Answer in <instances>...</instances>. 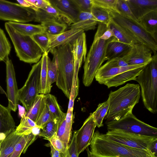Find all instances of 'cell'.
Segmentation results:
<instances>
[{"mask_svg": "<svg viewBox=\"0 0 157 157\" xmlns=\"http://www.w3.org/2000/svg\"><path fill=\"white\" fill-rule=\"evenodd\" d=\"M140 96L138 84L128 83L116 91H111L108 99L109 105L106 116L107 121L118 120L132 111Z\"/></svg>", "mask_w": 157, "mask_h": 157, "instance_id": "cell-1", "label": "cell"}, {"mask_svg": "<svg viewBox=\"0 0 157 157\" xmlns=\"http://www.w3.org/2000/svg\"><path fill=\"white\" fill-rule=\"evenodd\" d=\"M90 147L94 157H157L150 151L132 148L112 141L98 131L94 132Z\"/></svg>", "mask_w": 157, "mask_h": 157, "instance_id": "cell-2", "label": "cell"}, {"mask_svg": "<svg viewBox=\"0 0 157 157\" xmlns=\"http://www.w3.org/2000/svg\"><path fill=\"white\" fill-rule=\"evenodd\" d=\"M94 40L84 62L82 82L86 86H90L102 64L105 61L106 49L108 43L115 39L113 36L108 40L101 38V36L107 28L103 23L98 22Z\"/></svg>", "mask_w": 157, "mask_h": 157, "instance_id": "cell-3", "label": "cell"}, {"mask_svg": "<svg viewBox=\"0 0 157 157\" xmlns=\"http://www.w3.org/2000/svg\"><path fill=\"white\" fill-rule=\"evenodd\" d=\"M57 69L56 85L69 99L73 86L74 67L72 44L69 43L50 50Z\"/></svg>", "mask_w": 157, "mask_h": 157, "instance_id": "cell-4", "label": "cell"}, {"mask_svg": "<svg viewBox=\"0 0 157 157\" xmlns=\"http://www.w3.org/2000/svg\"><path fill=\"white\" fill-rule=\"evenodd\" d=\"M139 84L145 107L153 114L157 112V54L146 65L136 78Z\"/></svg>", "mask_w": 157, "mask_h": 157, "instance_id": "cell-5", "label": "cell"}, {"mask_svg": "<svg viewBox=\"0 0 157 157\" xmlns=\"http://www.w3.org/2000/svg\"><path fill=\"white\" fill-rule=\"evenodd\" d=\"M5 26L19 59L29 63H37L43 53L31 37L20 34L8 22L5 23Z\"/></svg>", "mask_w": 157, "mask_h": 157, "instance_id": "cell-6", "label": "cell"}, {"mask_svg": "<svg viewBox=\"0 0 157 157\" xmlns=\"http://www.w3.org/2000/svg\"><path fill=\"white\" fill-rule=\"evenodd\" d=\"M105 124L108 131L117 130L157 137V128L138 119L132 111L118 120L106 121Z\"/></svg>", "mask_w": 157, "mask_h": 157, "instance_id": "cell-7", "label": "cell"}, {"mask_svg": "<svg viewBox=\"0 0 157 157\" xmlns=\"http://www.w3.org/2000/svg\"><path fill=\"white\" fill-rule=\"evenodd\" d=\"M41 59L33 65L24 86L18 90V98L26 110L33 105L36 96L40 94Z\"/></svg>", "mask_w": 157, "mask_h": 157, "instance_id": "cell-8", "label": "cell"}, {"mask_svg": "<svg viewBox=\"0 0 157 157\" xmlns=\"http://www.w3.org/2000/svg\"><path fill=\"white\" fill-rule=\"evenodd\" d=\"M35 12L30 7L19 4L0 0V20L21 23L34 21Z\"/></svg>", "mask_w": 157, "mask_h": 157, "instance_id": "cell-9", "label": "cell"}, {"mask_svg": "<svg viewBox=\"0 0 157 157\" xmlns=\"http://www.w3.org/2000/svg\"><path fill=\"white\" fill-rule=\"evenodd\" d=\"M109 12L111 17L115 22L125 29L140 43L143 44L148 46L154 54L157 53V42L139 23L123 17L117 13Z\"/></svg>", "mask_w": 157, "mask_h": 157, "instance_id": "cell-10", "label": "cell"}, {"mask_svg": "<svg viewBox=\"0 0 157 157\" xmlns=\"http://www.w3.org/2000/svg\"><path fill=\"white\" fill-rule=\"evenodd\" d=\"M104 136L112 141L130 147L150 151L157 137L141 135L117 131H108Z\"/></svg>", "mask_w": 157, "mask_h": 157, "instance_id": "cell-11", "label": "cell"}, {"mask_svg": "<svg viewBox=\"0 0 157 157\" xmlns=\"http://www.w3.org/2000/svg\"><path fill=\"white\" fill-rule=\"evenodd\" d=\"M5 62L7 93L8 100L7 107L11 111L15 112L17 108L19 101V89L17 87L15 70L12 60L8 58Z\"/></svg>", "mask_w": 157, "mask_h": 157, "instance_id": "cell-12", "label": "cell"}, {"mask_svg": "<svg viewBox=\"0 0 157 157\" xmlns=\"http://www.w3.org/2000/svg\"><path fill=\"white\" fill-rule=\"evenodd\" d=\"M96 127L91 113L84 121L81 128L75 131L76 146L78 155L90 145Z\"/></svg>", "mask_w": 157, "mask_h": 157, "instance_id": "cell-13", "label": "cell"}, {"mask_svg": "<svg viewBox=\"0 0 157 157\" xmlns=\"http://www.w3.org/2000/svg\"><path fill=\"white\" fill-rule=\"evenodd\" d=\"M72 52L74 67L73 87L79 86L78 73L83 62H84L87 53L86 35L84 32L72 43Z\"/></svg>", "mask_w": 157, "mask_h": 157, "instance_id": "cell-14", "label": "cell"}, {"mask_svg": "<svg viewBox=\"0 0 157 157\" xmlns=\"http://www.w3.org/2000/svg\"><path fill=\"white\" fill-rule=\"evenodd\" d=\"M151 49L146 45L138 43L133 45L123 59L128 65L148 64L152 58Z\"/></svg>", "mask_w": 157, "mask_h": 157, "instance_id": "cell-15", "label": "cell"}, {"mask_svg": "<svg viewBox=\"0 0 157 157\" xmlns=\"http://www.w3.org/2000/svg\"><path fill=\"white\" fill-rule=\"evenodd\" d=\"M35 17L34 21L40 23L54 21L64 23L70 26L72 23L66 16L62 14L51 4L35 11Z\"/></svg>", "mask_w": 157, "mask_h": 157, "instance_id": "cell-16", "label": "cell"}, {"mask_svg": "<svg viewBox=\"0 0 157 157\" xmlns=\"http://www.w3.org/2000/svg\"><path fill=\"white\" fill-rule=\"evenodd\" d=\"M85 30L83 28H76L69 29L63 33L56 35L48 34L49 45L48 53L49 51L57 47L72 43Z\"/></svg>", "mask_w": 157, "mask_h": 157, "instance_id": "cell-17", "label": "cell"}, {"mask_svg": "<svg viewBox=\"0 0 157 157\" xmlns=\"http://www.w3.org/2000/svg\"><path fill=\"white\" fill-rule=\"evenodd\" d=\"M126 1L138 21L148 13L157 10V0H126Z\"/></svg>", "mask_w": 157, "mask_h": 157, "instance_id": "cell-18", "label": "cell"}, {"mask_svg": "<svg viewBox=\"0 0 157 157\" xmlns=\"http://www.w3.org/2000/svg\"><path fill=\"white\" fill-rule=\"evenodd\" d=\"M49 1L54 7L68 18L72 24L76 22L80 11L72 0Z\"/></svg>", "mask_w": 157, "mask_h": 157, "instance_id": "cell-19", "label": "cell"}, {"mask_svg": "<svg viewBox=\"0 0 157 157\" xmlns=\"http://www.w3.org/2000/svg\"><path fill=\"white\" fill-rule=\"evenodd\" d=\"M10 110L0 104V141L15 129V124Z\"/></svg>", "mask_w": 157, "mask_h": 157, "instance_id": "cell-20", "label": "cell"}, {"mask_svg": "<svg viewBox=\"0 0 157 157\" xmlns=\"http://www.w3.org/2000/svg\"><path fill=\"white\" fill-rule=\"evenodd\" d=\"M147 64H143L109 68H103L100 67L96 73L94 78L99 84H102L104 81L115 76L130 70L144 67Z\"/></svg>", "mask_w": 157, "mask_h": 157, "instance_id": "cell-21", "label": "cell"}, {"mask_svg": "<svg viewBox=\"0 0 157 157\" xmlns=\"http://www.w3.org/2000/svg\"><path fill=\"white\" fill-rule=\"evenodd\" d=\"M144 67L122 73L105 81L102 84L106 86L108 88H109L112 87H117L129 81L136 80V77Z\"/></svg>", "mask_w": 157, "mask_h": 157, "instance_id": "cell-22", "label": "cell"}, {"mask_svg": "<svg viewBox=\"0 0 157 157\" xmlns=\"http://www.w3.org/2000/svg\"><path fill=\"white\" fill-rule=\"evenodd\" d=\"M132 45L117 40L116 39L109 42L107 47L105 60L116 58H122L128 52Z\"/></svg>", "mask_w": 157, "mask_h": 157, "instance_id": "cell-23", "label": "cell"}, {"mask_svg": "<svg viewBox=\"0 0 157 157\" xmlns=\"http://www.w3.org/2000/svg\"><path fill=\"white\" fill-rule=\"evenodd\" d=\"M107 26L113 30L114 37L118 41L130 45L140 43L131 33L115 22L111 18Z\"/></svg>", "mask_w": 157, "mask_h": 157, "instance_id": "cell-24", "label": "cell"}, {"mask_svg": "<svg viewBox=\"0 0 157 157\" xmlns=\"http://www.w3.org/2000/svg\"><path fill=\"white\" fill-rule=\"evenodd\" d=\"M140 26L157 41V10L147 14L139 20Z\"/></svg>", "mask_w": 157, "mask_h": 157, "instance_id": "cell-25", "label": "cell"}, {"mask_svg": "<svg viewBox=\"0 0 157 157\" xmlns=\"http://www.w3.org/2000/svg\"><path fill=\"white\" fill-rule=\"evenodd\" d=\"M98 23L91 12H80L76 22L70 25L69 29L80 28L85 31L94 29Z\"/></svg>", "mask_w": 157, "mask_h": 157, "instance_id": "cell-26", "label": "cell"}, {"mask_svg": "<svg viewBox=\"0 0 157 157\" xmlns=\"http://www.w3.org/2000/svg\"><path fill=\"white\" fill-rule=\"evenodd\" d=\"M48 52L43 53L41 59L42 62L39 94L44 95L49 94L52 86L50 82L48 72Z\"/></svg>", "mask_w": 157, "mask_h": 157, "instance_id": "cell-27", "label": "cell"}, {"mask_svg": "<svg viewBox=\"0 0 157 157\" xmlns=\"http://www.w3.org/2000/svg\"><path fill=\"white\" fill-rule=\"evenodd\" d=\"M14 131L11 132L2 142L0 157H10L21 136L16 135Z\"/></svg>", "mask_w": 157, "mask_h": 157, "instance_id": "cell-28", "label": "cell"}, {"mask_svg": "<svg viewBox=\"0 0 157 157\" xmlns=\"http://www.w3.org/2000/svg\"><path fill=\"white\" fill-rule=\"evenodd\" d=\"M46 104L45 95H38L30 109L23 114L35 123L41 114Z\"/></svg>", "mask_w": 157, "mask_h": 157, "instance_id": "cell-29", "label": "cell"}, {"mask_svg": "<svg viewBox=\"0 0 157 157\" xmlns=\"http://www.w3.org/2000/svg\"><path fill=\"white\" fill-rule=\"evenodd\" d=\"M72 125V123L66 122V118L57 123L56 136L63 142L67 149L71 140Z\"/></svg>", "mask_w": 157, "mask_h": 157, "instance_id": "cell-30", "label": "cell"}, {"mask_svg": "<svg viewBox=\"0 0 157 157\" xmlns=\"http://www.w3.org/2000/svg\"><path fill=\"white\" fill-rule=\"evenodd\" d=\"M9 24L20 34L31 36L37 33L44 31L41 25H33L29 24L9 21Z\"/></svg>", "mask_w": 157, "mask_h": 157, "instance_id": "cell-31", "label": "cell"}, {"mask_svg": "<svg viewBox=\"0 0 157 157\" xmlns=\"http://www.w3.org/2000/svg\"><path fill=\"white\" fill-rule=\"evenodd\" d=\"M45 98L46 103L54 118L58 121L65 119L66 113L61 110L56 97L49 94L45 95Z\"/></svg>", "mask_w": 157, "mask_h": 157, "instance_id": "cell-32", "label": "cell"}, {"mask_svg": "<svg viewBox=\"0 0 157 157\" xmlns=\"http://www.w3.org/2000/svg\"><path fill=\"white\" fill-rule=\"evenodd\" d=\"M37 126L34 122L23 114L20 123L14 132L16 135L21 136L29 135L32 133L33 129Z\"/></svg>", "mask_w": 157, "mask_h": 157, "instance_id": "cell-33", "label": "cell"}, {"mask_svg": "<svg viewBox=\"0 0 157 157\" xmlns=\"http://www.w3.org/2000/svg\"><path fill=\"white\" fill-rule=\"evenodd\" d=\"M40 25L45 32L52 35H56L63 33L68 26L65 23L54 21L44 22L40 23Z\"/></svg>", "mask_w": 157, "mask_h": 157, "instance_id": "cell-34", "label": "cell"}, {"mask_svg": "<svg viewBox=\"0 0 157 157\" xmlns=\"http://www.w3.org/2000/svg\"><path fill=\"white\" fill-rule=\"evenodd\" d=\"M109 102L107 99L106 101L99 103L96 110L92 113L95 122L96 126L100 128L103 125V120L107 113L109 107Z\"/></svg>", "mask_w": 157, "mask_h": 157, "instance_id": "cell-35", "label": "cell"}, {"mask_svg": "<svg viewBox=\"0 0 157 157\" xmlns=\"http://www.w3.org/2000/svg\"><path fill=\"white\" fill-rule=\"evenodd\" d=\"M90 12L98 22H101L107 26L109 23L111 17L109 12L92 3Z\"/></svg>", "mask_w": 157, "mask_h": 157, "instance_id": "cell-36", "label": "cell"}, {"mask_svg": "<svg viewBox=\"0 0 157 157\" xmlns=\"http://www.w3.org/2000/svg\"><path fill=\"white\" fill-rule=\"evenodd\" d=\"M35 136L32 133L29 135L21 136L16 144L14 150L10 157H20L21 153L31 142L34 140Z\"/></svg>", "mask_w": 157, "mask_h": 157, "instance_id": "cell-37", "label": "cell"}, {"mask_svg": "<svg viewBox=\"0 0 157 157\" xmlns=\"http://www.w3.org/2000/svg\"><path fill=\"white\" fill-rule=\"evenodd\" d=\"M11 45L3 31L0 28V61H6L8 58Z\"/></svg>", "mask_w": 157, "mask_h": 157, "instance_id": "cell-38", "label": "cell"}, {"mask_svg": "<svg viewBox=\"0 0 157 157\" xmlns=\"http://www.w3.org/2000/svg\"><path fill=\"white\" fill-rule=\"evenodd\" d=\"M58 121L54 119L45 124L40 129L38 136L47 140L56 135Z\"/></svg>", "mask_w": 157, "mask_h": 157, "instance_id": "cell-39", "label": "cell"}, {"mask_svg": "<svg viewBox=\"0 0 157 157\" xmlns=\"http://www.w3.org/2000/svg\"><path fill=\"white\" fill-rule=\"evenodd\" d=\"M117 7L119 14L126 18L139 23V21L134 15L126 0H117Z\"/></svg>", "mask_w": 157, "mask_h": 157, "instance_id": "cell-40", "label": "cell"}, {"mask_svg": "<svg viewBox=\"0 0 157 157\" xmlns=\"http://www.w3.org/2000/svg\"><path fill=\"white\" fill-rule=\"evenodd\" d=\"M31 37L41 49L43 53H48L49 39L46 33L44 31L34 34Z\"/></svg>", "mask_w": 157, "mask_h": 157, "instance_id": "cell-41", "label": "cell"}, {"mask_svg": "<svg viewBox=\"0 0 157 157\" xmlns=\"http://www.w3.org/2000/svg\"><path fill=\"white\" fill-rule=\"evenodd\" d=\"M117 0H92L93 4L108 11L119 14L117 7Z\"/></svg>", "mask_w": 157, "mask_h": 157, "instance_id": "cell-42", "label": "cell"}, {"mask_svg": "<svg viewBox=\"0 0 157 157\" xmlns=\"http://www.w3.org/2000/svg\"><path fill=\"white\" fill-rule=\"evenodd\" d=\"M54 119L46 103L44 109L36 124L41 129L45 124Z\"/></svg>", "mask_w": 157, "mask_h": 157, "instance_id": "cell-43", "label": "cell"}, {"mask_svg": "<svg viewBox=\"0 0 157 157\" xmlns=\"http://www.w3.org/2000/svg\"><path fill=\"white\" fill-rule=\"evenodd\" d=\"M47 140L50 142V144L60 152L62 157H66L67 149L65 147L63 142L57 137L56 135Z\"/></svg>", "mask_w": 157, "mask_h": 157, "instance_id": "cell-44", "label": "cell"}, {"mask_svg": "<svg viewBox=\"0 0 157 157\" xmlns=\"http://www.w3.org/2000/svg\"><path fill=\"white\" fill-rule=\"evenodd\" d=\"M48 70L50 82L52 85L56 81L57 69L54 58L53 57L51 60L48 56Z\"/></svg>", "mask_w": 157, "mask_h": 157, "instance_id": "cell-45", "label": "cell"}, {"mask_svg": "<svg viewBox=\"0 0 157 157\" xmlns=\"http://www.w3.org/2000/svg\"><path fill=\"white\" fill-rule=\"evenodd\" d=\"M80 12H91L92 0H72Z\"/></svg>", "mask_w": 157, "mask_h": 157, "instance_id": "cell-46", "label": "cell"}, {"mask_svg": "<svg viewBox=\"0 0 157 157\" xmlns=\"http://www.w3.org/2000/svg\"><path fill=\"white\" fill-rule=\"evenodd\" d=\"M128 65L122 58H116L108 60L101 67L103 68L115 67Z\"/></svg>", "mask_w": 157, "mask_h": 157, "instance_id": "cell-47", "label": "cell"}, {"mask_svg": "<svg viewBox=\"0 0 157 157\" xmlns=\"http://www.w3.org/2000/svg\"><path fill=\"white\" fill-rule=\"evenodd\" d=\"M67 149V153L66 157H78L77 153L76 131H75Z\"/></svg>", "mask_w": 157, "mask_h": 157, "instance_id": "cell-48", "label": "cell"}, {"mask_svg": "<svg viewBox=\"0 0 157 157\" xmlns=\"http://www.w3.org/2000/svg\"><path fill=\"white\" fill-rule=\"evenodd\" d=\"M32 6L35 11L37 9H42L51 4L48 0H26Z\"/></svg>", "mask_w": 157, "mask_h": 157, "instance_id": "cell-49", "label": "cell"}, {"mask_svg": "<svg viewBox=\"0 0 157 157\" xmlns=\"http://www.w3.org/2000/svg\"><path fill=\"white\" fill-rule=\"evenodd\" d=\"M104 32L101 36V38L103 40H107L113 36H114V33L113 30L108 26Z\"/></svg>", "mask_w": 157, "mask_h": 157, "instance_id": "cell-50", "label": "cell"}, {"mask_svg": "<svg viewBox=\"0 0 157 157\" xmlns=\"http://www.w3.org/2000/svg\"><path fill=\"white\" fill-rule=\"evenodd\" d=\"M49 145L51 148V157H62L59 151L56 150L51 145Z\"/></svg>", "mask_w": 157, "mask_h": 157, "instance_id": "cell-51", "label": "cell"}, {"mask_svg": "<svg viewBox=\"0 0 157 157\" xmlns=\"http://www.w3.org/2000/svg\"><path fill=\"white\" fill-rule=\"evenodd\" d=\"M157 140H155L152 144L150 149V151L157 157Z\"/></svg>", "mask_w": 157, "mask_h": 157, "instance_id": "cell-52", "label": "cell"}, {"mask_svg": "<svg viewBox=\"0 0 157 157\" xmlns=\"http://www.w3.org/2000/svg\"><path fill=\"white\" fill-rule=\"evenodd\" d=\"M17 1L21 6L25 7H30L32 8V6L26 0H17Z\"/></svg>", "mask_w": 157, "mask_h": 157, "instance_id": "cell-53", "label": "cell"}, {"mask_svg": "<svg viewBox=\"0 0 157 157\" xmlns=\"http://www.w3.org/2000/svg\"><path fill=\"white\" fill-rule=\"evenodd\" d=\"M86 149L87 152V157H94L91 153L88 147H87Z\"/></svg>", "mask_w": 157, "mask_h": 157, "instance_id": "cell-54", "label": "cell"}, {"mask_svg": "<svg viewBox=\"0 0 157 157\" xmlns=\"http://www.w3.org/2000/svg\"><path fill=\"white\" fill-rule=\"evenodd\" d=\"M2 141H0V147H1V144Z\"/></svg>", "mask_w": 157, "mask_h": 157, "instance_id": "cell-55", "label": "cell"}]
</instances>
